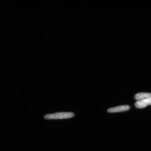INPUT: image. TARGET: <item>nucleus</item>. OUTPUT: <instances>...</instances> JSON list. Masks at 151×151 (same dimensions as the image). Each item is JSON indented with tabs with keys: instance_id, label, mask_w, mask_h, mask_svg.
I'll list each match as a JSON object with an SVG mask.
<instances>
[{
	"instance_id": "nucleus-1",
	"label": "nucleus",
	"mask_w": 151,
	"mask_h": 151,
	"mask_svg": "<svg viewBox=\"0 0 151 151\" xmlns=\"http://www.w3.org/2000/svg\"><path fill=\"white\" fill-rule=\"evenodd\" d=\"M75 114L73 112H59L47 114L44 116L46 119H69L73 117Z\"/></svg>"
},
{
	"instance_id": "nucleus-2",
	"label": "nucleus",
	"mask_w": 151,
	"mask_h": 151,
	"mask_svg": "<svg viewBox=\"0 0 151 151\" xmlns=\"http://www.w3.org/2000/svg\"><path fill=\"white\" fill-rule=\"evenodd\" d=\"M130 107L127 105L119 106L107 109V112L109 113H114L120 112H125L129 110Z\"/></svg>"
},
{
	"instance_id": "nucleus-3",
	"label": "nucleus",
	"mask_w": 151,
	"mask_h": 151,
	"mask_svg": "<svg viewBox=\"0 0 151 151\" xmlns=\"http://www.w3.org/2000/svg\"><path fill=\"white\" fill-rule=\"evenodd\" d=\"M151 105V97L139 100L136 102L135 105L137 109H143L147 106Z\"/></svg>"
},
{
	"instance_id": "nucleus-4",
	"label": "nucleus",
	"mask_w": 151,
	"mask_h": 151,
	"mask_svg": "<svg viewBox=\"0 0 151 151\" xmlns=\"http://www.w3.org/2000/svg\"><path fill=\"white\" fill-rule=\"evenodd\" d=\"M151 97V93H139L135 94V99L137 100H141Z\"/></svg>"
}]
</instances>
